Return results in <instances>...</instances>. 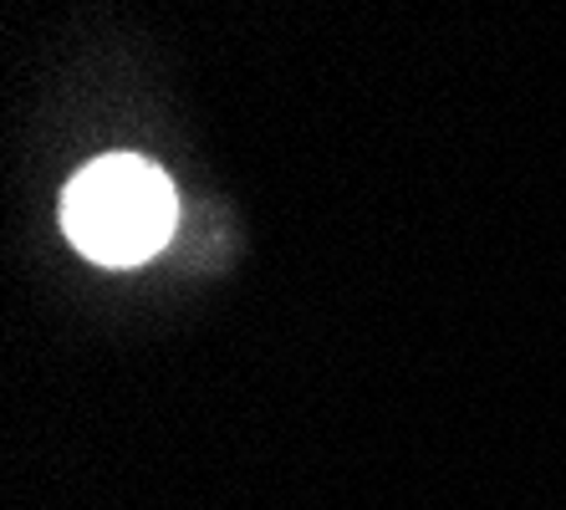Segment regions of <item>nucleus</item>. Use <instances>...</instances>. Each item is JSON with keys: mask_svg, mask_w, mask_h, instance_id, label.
Instances as JSON below:
<instances>
[{"mask_svg": "<svg viewBox=\"0 0 566 510\" xmlns=\"http://www.w3.org/2000/svg\"><path fill=\"white\" fill-rule=\"evenodd\" d=\"M174 184L133 154L97 158L66 184L62 225L72 246L97 266H138L174 236Z\"/></svg>", "mask_w": 566, "mask_h": 510, "instance_id": "f257e3e1", "label": "nucleus"}]
</instances>
